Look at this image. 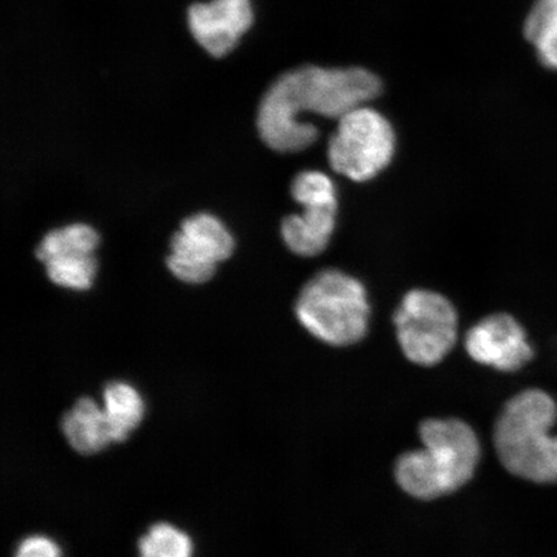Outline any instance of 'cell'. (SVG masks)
I'll return each mask as SVG.
<instances>
[{
	"label": "cell",
	"mask_w": 557,
	"mask_h": 557,
	"mask_svg": "<svg viewBox=\"0 0 557 557\" xmlns=\"http://www.w3.org/2000/svg\"><path fill=\"white\" fill-rule=\"evenodd\" d=\"M381 89L379 76L363 67H297L278 76L263 95L257 128L270 149L304 151L319 137L315 125L301 120L305 114L338 121L377 99Z\"/></svg>",
	"instance_id": "obj_1"
},
{
	"label": "cell",
	"mask_w": 557,
	"mask_h": 557,
	"mask_svg": "<svg viewBox=\"0 0 557 557\" xmlns=\"http://www.w3.org/2000/svg\"><path fill=\"white\" fill-rule=\"evenodd\" d=\"M423 447L403 453L395 480L417 499L433 500L461 490L475 475L482 447L469 423L457 418H430L420 424Z\"/></svg>",
	"instance_id": "obj_2"
},
{
	"label": "cell",
	"mask_w": 557,
	"mask_h": 557,
	"mask_svg": "<svg viewBox=\"0 0 557 557\" xmlns=\"http://www.w3.org/2000/svg\"><path fill=\"white\" fill-rule=\"evenodd\" d=\"M556 420V401L542 389H525L508 400L494 426V448L504 468L528 482L557 483Z\"/></svg>",
	"instance_id": "obj_3"
},
{
	"label": "cell",
	"mask_w": 557,
	"mask_h": 557,
	"mask_svg": "<svg viewBox=\"0 0 557 557\" xmlns=\"http://www.w3.org/2000/svg\"><path fill=\"white\" fill-rule=\"evenodd\" d=\"M296 315L313 337L345 347L366 337L371 308L364 285L358 278L326 269L305 284L297 298Z\"/></svg>",
	"instance_id": "obj_4"
},
{
	"label": "cell",
	"mask_w": 557,
	"mask_h": 557,
	"mask_svg": "<svg viewBox=\"0 0 557 557\" xmlns=\"http://www.w3.org/2000/svg\"><path fill=\"white\" fill-rule=\"evenodd\" d=\"M396 137L392 123L380 111L361 104L337 121L329 144L332 170L366 183L392 163Z\"/></svg>",
	"instance_id": "obj_5"
},
{
	"label": "cell",
	"mask_w": 557,
	"mask_h": 557,
	"mask_svg": "<svg viewBox=\"0 0 557 557\" xmlns=\"http://www.w3.org/2000/svg\"><path fill=\"white\" fill-rule=\"evenodd\" d=\"M394 324L403 354L421 367L441 363L457 343L455 306L433 290L408 292L394 313Z\"/></svg>",
	"instance_id": "obj_6"
},
{
	"label": "cell",
	"mask_w": 557,
	"mask_h": 557,
	"mask_svg": "<svg viewBox=\"0 0 557 557\" xmlns=\"http://www.w3.org/2000/svg\"><path fill=\"white\" fill-rule=\"evenodd\" d=\"M292 197L302 206L301 214L282 222V236L292 252L315 257L329 247L336 228L338 201L333 180L320 171L298 173L290 186Z\"/></svg>",
	"instance_id": "obj_7"
},
{
	"label": "cell",
	"mask_w": 557,
	"mask_h": 557,
	"mask_svg": "<svg viewBox=\"0 0 557 557\" xmlns=\"http://www.w3.org/2000/svg\"><path fill=\"white\" fill-rule=\"evenodd\" d=\"M171 249L166 264L172 274L185 283L201 284L214 275L219 262L232 256L234 239L219 219L201 213L183 222Z\"/></svg>",
	"instance_id": "obj_8"
},
{
	"label": "cell",
	"mask_w": 557,
	"mask_h": 557,
	"mask_svg": "<svg viewBox=\"0 0 557 557\" xmlns=\"http://www.w3.org/2000/svg\"><path fill=\"white\" fill-rule=\"evenodd\" d=\"M100 236L83 224L53 230L37 249L38 260L47 268L50 281L60 287L85 290L92 285L97 263L94 256Z\"/></svg>",
	"instance_id": "obj_9"
},
{
	"label": "cell",
	"mask_w": 557,
	"mask_h": 557,
	"mask_svg": "<svg viewBox=\"0 0 557 557\" xmlns=\"http://www.w3.org/2000/svg\"><path fill=\"white\" fill-rule=\"evenodd\" d=\"M466 351L479 364L500 372H517L534 357L527 332L508 313H493L466 334Z\"/></svg>",
	"instance_id": "obj_10"
},
{
	"label": "cell",
	"mask_w": 557,
	"mask_h": 557,
	"mask_svg": "<svg viewBox=\"0 0 557 557\" xmlns=\"http://www.w3.org/2000/svg\"><path fill=\"white\" fill-rule=\"evenodd\" d=\"M253 23L250 0H209L187 10V26L194 40L214 59L233 52Z\"/></svg>",
	"instance_id": "obj_11"
},
{
	"label": "cell",
	"mask_w": 557,
	"mask_h": 557,
	"mask_svg": "<svg viewBox=\"0 0 557 557\" xmlns=\"http://www.w3.org/2000/svg\"><path fill=\"white\" fill-rule=\"evenodd\" d=\"M62 431L70 447L81 455H96L113 443L103 408L94 399L82 398L62 418Z\"/></svg>",
	"instance_id": "obj_12"
},
{
	"label": "cell",
	"mask_w": 557,
	"mask_h": 557,
	"mask_svg": "<svg viewBox=\"0 0 557 557\" xmlns=\"http://www.w3.org/2000/svg\"><path fill=\"white\" fill-rule=\"evenodd\" d=\"M103 412L110 428L113 443L127 441L141 424L145 417V401L131 383L110 382L103 389Z\"/></svg>",
	"instance_id": "obj_13"
},
{
	"label": "cell",
	"mask_w": 557,
	"mask_h": 557,
	"mask_svg": "<svg viewBox=\"0 0 557 557\" xmlns=\"http://www.w3.org/2000/svg\"><path fill=\"white\" fill-rule=\"evenodd\" d=\"M524 34L541 64L557 72V0H535L525 18Z\"/></svg>",
	"instance_id": "obj_14"
},
{
	"label": "cell",
	"mask_w": 557,
	"mask_h": 557,
	"mask_svg": "<svg viewBox=\"0 0 557 557\" xmlns=\"http://www.w3.org/2000/svg\"><path fill=\"white\" fill-rule=\"evenodd\" d=\"M139 557H193L194 545L180 528L158 522L138 542Z\"/></svg>",
	"instance_id": "obj_15"
},
{
	"label": "cell",
	"mask_w": 557,
	"mask_h": 557,
	"mask_svg": "<svg viewBox=\"0 0 557 557\" xmlns=\"http://www.w3.org/2000/svg\"><path fill=\"white\" fill-rule=\"evenodd\" d=\"M15 557H62L61 548L46 535H30L20 543Z\"/></svg>",
	"instance_id": "obj_16"
}]
</instances>
